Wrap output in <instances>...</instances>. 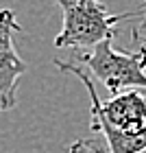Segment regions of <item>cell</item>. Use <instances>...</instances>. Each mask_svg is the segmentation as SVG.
<instances>
[{"mask_svg":"<svg viewBox=\"0 0 146 153\" xmlns=\"http://www.w3.org/2000/svg\"><path fill=\"white\" fill-rule=\"evenodd\" d=\"M61 7L63 26L55 37L57 48L96 46L102 39H114L118 22L142 16V9L127 13H109L100 0H55Z\"/></svg>","mask_w":146,"mask_h":153,"instance_id":"6da1fadb","label":"cell"},{"mask_svg":"<svg viewBox=\"0 0 146 153\" xmlns=\"http://www.w3.org/2000/svg\"><path fill=\"white\" fill-rule=\"evenodd\" d=\"M74 64L85 66L94 79H98L111 94L122 90H146V46H140L135 53H122L111 46V39H102L89 53H79Z\"/></svg>","mask_w":146,"mask_h":153,"instance_id":"7a4b0ae2","label":"cell"},{"mask_svg":"<svg viewBox=\"0 0 146 153\" xmlns=\"http://www.w3.org/2000/svg\"><path fill=\"white\" fill-rule=\"evenodd\" d=\"M18 33H22V24H18L15 13L9 7L0 9V112L15 105L20 79L26 72V64L13 46Z\"/></svg>","mask_w":146,"mask_h":153,"instance_id":"3957f363","label":"cell"},{"mask_svg":"<svg viewBox=\"0 0 146 153\" xmlns=\"http://www.w3.org/2000/svg\"><path fill=\"white\" fill-rule=\"evenodd\" d=\"M92 129L105 138L111 153H146V127L135 134H120L102 123H92Z\"/></svg>","mask_w":146,"mask_h":153,"instance_id":"277c9868","label":"cell"},{"mask_svg":"<svg viewBox=\"0 0 146 153\" xmlns=\"http://www.w3.org/2000/svg\"><path fill=\"white\" fill-rule=\"evenodd\" d=\"M70 153H107L105 144L96 138H83V140H76L70 144Z\"/></svg>","mask_w":146,"mask_h":153,"instance_id":"5b68a950","label":"cell"},{"mask_svg":"<svg viewBox=\"0 0 146 153\" xmlns=\"http://www.w3.org/2000/svg\"><path fill=\"white\" fill-rule=\"evenodd\" d=\"M142 16H144V20L133 29V37L137 42H142V46H146V0H144V4H142Z\"/></svg>","mask_w":146,"mask_h":153,"instance_id":"8992f818","label":"cell"}]
</instances>
